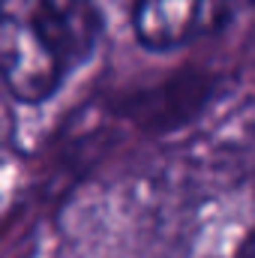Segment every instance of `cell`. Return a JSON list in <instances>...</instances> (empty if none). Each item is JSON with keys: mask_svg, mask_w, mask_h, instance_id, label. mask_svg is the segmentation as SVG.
<instances>
[{"mask_svg": "<svg viewBox=\"0 0 255 258\" xmlns=\"http://www.w3.org/2000/svg\"><path fill=\"white\" fill-rule=\"evenodd\" d=\"M102 27L96 0H3L0 60L9 96L21 105L51 99L93 57Z\"/></svg>", "mask_w": 255, "mask_h": 258, "instance_id": "6da1fadb", "label": "cell"}, {"mask_svg": "<svg viewBox=\"0 0 255 258\" xmlns=\"http://www.w3.org/2000/svg\"><path fill=\"white\" fill-rule=\"evenodd\" d=\"M234 0H135L132 30L147 51H177L225 27Z\"/></svg>", "mask_w": 255, "mask_h": 258, "instance_id": "7a4b0ae2", "label": "cell"}, {"mask_svg": "<svg viewBox=\"0 0 255 258\" xmlns=\"http://www.w3.org/2000/svg\"><path fill=\"white\" fill-rule=\"evenodd\" d=\"M234 258H255V228L246 234V237H243V243L237 246Z\"/></svg>", "mask_w": 255, "mask_h": 258, "instance_id": "3957f363", "label": "cell"}]
</instances>
